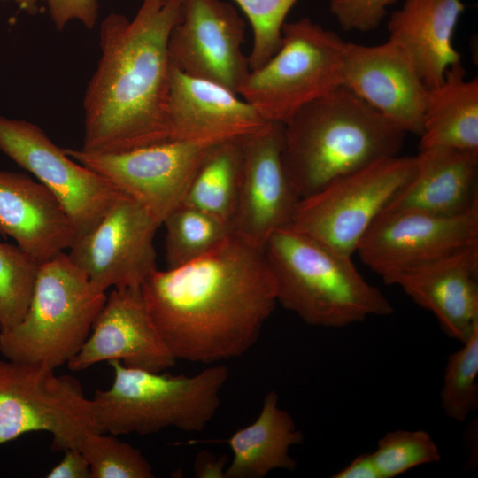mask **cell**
<instances>
[{"instance_id":"obj_1","label":"cell","mask_w":478,"mask_h":478,"mask_svg":"<svg viewBox=\"0 0 478 478\" xmlns=\"http://www.w3.org/2000/svg\"><path fill=\"white\" fill-rule=\"evenodd\" d=\"M141 291L175 359L204 364L247 352L277 304L264 248L232 233L199 258L156 269Z\"/></svg>"},{"instance_id":"obj_2","label":"cell","mask_w":478,"mask_h":478,"mask_svg":"<svg viewBox=\"0 0 478 478\" xmlns=\"http://www.w3.org/2000/svg\"><path fill=\"white\" fill-rule=\"evenodd\" d=\"M181 7L182 0H143L133 19L111 13L101 22L81 150L112 153L170 141L168 39Z\"/></svg>"},{"instance_id":"obj_3","label":"cell","mask_w":478,"mask_h":478,"mask_svg":"<svg viewBox=\"0 0 478 478\" xmlns=\"http://www.w3.org/2000/svg\"><path fill=\"white\" fill-rule=\"evenodd\" d=\"M283 125L282 164L299 199L398 156L405 135L343 86L306 104Z\"/></svg>"},{"instance_id":"obj_4","label":"cell","mask_w":478,"mask_h":478,"mask_svg":"<svg viewBox=\"0 0 478 478\" xmlns=\"http://www.w3.org/2000/svg\"><path fill=\"white\" fill-rule=\"evenodd\" d=\"M277 303L310 326L343 328L393 312L386 296L351 261L286 225L264 247Z\"/></svg>"},{"instance_id":"obj_5","label":"cell","mask_w":478,"mask_h":478,"mask_svg":"<svg viewBox=\"0 0 478 478\" xmlns=\"http://www.w3.org/2000/svg\"><path fill=\"white\" fill-rule=\"evenodd\" d=\"M111 387L96 389L93 401L97 430L114 436L148 435L173 427L201 432L216 414L227 367L213 365L191 376L171 375L108 362Z\"/></svg>"},{"instance_id":"obj_6","label":"cell","mask_w":478,"mask_h":478,"mask_svg":"<svg viewBox=\"0 0 478 478\" xmlns=\"http://www.w3.org/2000/svg\"><path fill=\"white\" fill-rule=\"evenodd\" d=\"M107 296L62 252L40 264L23 318L0 330V352L10 360L56 369L88 339Z\"/></svg>"},{"instance_id":"obj_7","label":"cell","mask_w":478,"mask_h":478,"mask_svg":"<svg viewBox=\"0 0 478 478\" xmlns=\"http://www.w3.org/2000/svg\"><path fill=\"white\" fill-rule=\"evenodd\" d=\"M346 43L309 18L285 22L278 50L261 67L251 70L238 95L266 121L284 124L343 85Z\"/></svg>"},{"instance_id":"obj_8","label":"cell","mask_w":478,"mask_h":478,"mask_svg":"<svg viewBox=\"0 0 478 478\" xmlns=\"http://www.w3.org/2000/svg\"><path fill=\"white\" fill-rule=\"evenodd\" d=\"M31 432L51 435V450L80 448L99 432L93 401L80 382L46 366L0 360V445Z\"/></svg>"},{"instance_id":"obj_9","label":"cell","mask_w":478,"mask_h":478,"mask_svg":"<svg viewBox=\"0 0 478 478\" xmlns=\"http://www.w3.org/2000/svg\"><path fill=\"white\" fill-rule=\"evenodd\" d=\"M415 157H390L340 177L300 199L288 225L343 256L410 181Z\"/></svg>"},{"instance_id":"obj_10","label":"cell","mask_w":478,"mask_h":478,"mask_svg":"<svg viewBox=\"0 0 478 478\" xmlns=\"http://www.w3.org/2000/svg\"><path fill=\"white\" fill-rule=\"evenodd\" d=\"M224 140L168 141L112 153L65 150L73 159L102 175L141 204L162 225L166 218L182 204L204 158Z\"/></svg>"},{"instance_id":"obj_11","label":"cell","mask_w":478,"mask_h":478,"mask_svg":"<svg viewBox=\"0 0 478 478\" xmlns=\"http://www.w3.org/2000/svg\"><path fill=\"white\" fill-rule=\"evenodd\" d=\"M0 150L56 197L74 227L76 239L96 227L124 194L69 157L39 126L26 120L0 116Z\"/></svg>"},{"instance_id":"obj_12","label":"cell","mask_w":478,"mask_h":478,"mask_svg":"<svg viewBox=\"0 0 478 478\" xmlns=\"http://www.w3.org/2000/svg\"><path fill=\"white\" fill-rule=\"evenodd\" d=\"M160 226L122 194L96 227L75 240L67 256L99 291L140 289L158 269L154 237Z\"/></svg>"},{"instance_id":"obj_13","label":"cell","mask_w":478,"mask_h":478,"mask_svg":"<svg viewBox=\"0 0 478 478\" xmlns=\"http://www.w3.org/2000/svg\"><path fill=\"white\" fill-rule=\"evenodd\" d=\"M478 243V205L451 217L382 212L356 252L385 282L405 271Z\"/></svg>"},{"instance_id":"obj_14","label":"cell","mask_w":478,"mask_h":478,"mask_svg":"<svg viewBox=\"0 0 478 478\" xmlns=\"http://www.w3.org/2000/svg\"><path fill=\"white\" fill-rule=\"evenodd\" d=\"M245 22L221 0H182L181 15L168 39L171 62L187 75L235 94L251 72L243 50Z\"/></svg>"},{"instance_id":"obj_15","label":"cell","mask_w":478,"mask_h":478,"mask_svg":"<svg viewBox=\"0 0 478 478\" xmlns=\"http://www.w3.org/2000/svg\"><path fill=\"white\" fill-rule=\"evenodd\" d=\"M284 125L267 122L242 137L243 170L231 233L264 248L271 235L288 225L300 200L285 173Z\"/></svg>"},{"instance_id":"obj_16","label":"cell","mask_w":478,"mask_h":478,"mask_svg":"<svg viewBox=\"0 0 478 478\" xmlns=\"http://www.w3.org/2000/svg\"><path fill=\"white\" fill-rule=\"evenodd\" d=\"M342 86L404 133L420 135L428 89L409 55L394 42H347Z\"/></svg>"},{"instance_id":"obj_17","label":"cell","mask_w":478,"mask_h":478,"mask_svg":"<svg viewBox=\"0 0 478 478\" xmlns=\"http://www.w3.org/2000/svg\"><path fill=\"white\" fill-rule=\"evenodd\" d=\"M112 360L150 372H163L176 362L148 312L141 288L112 290L88 339L67 366L81 371Z\"/></svg>"},{"instance_id":"obj_18","label":"cell","mask_w":478,"mask_h":478,"mask_svg":"<svg viewBox=\"0 0 478 478\" xmlns=\"http://www.w3.org/2000/svg\"><path fill=\"white\" fill-rule=\"evenodd\" d=\"M386 283L400 287L461 343L478 328V243L400 273Z\"/></svg>"},{"instance_id":"obj_19","label":"cell","mask_w":478,"mask_h":478,"mask_svg":"<svg viewBox=\"0 0 478 478\" xmlns=\"http://www.w3.org/2000/svg\"><path fill=\"white\" fill-rule=\"evenodd\" d=\"M167 117L170 141L239 137L267 123L238 94L187 75L172 62Z\"/></svg>"},{"instance_id":"obj_20","label":"cell","mask_w":478,"mask_h":478,"mask_svg":"<svg viewBox=\"0 0 478 478\" xmlns=\"http://www.w3.org/2000/svg\"><path fill=\"white\" fill-rule=\"evenodd\" d=\"M410 181L382 212L451 217L478 205V150L420 148Z\"/></svg>"},{"instance_id":"obj_21","label":"cell","mask_w":478,"mask_h":478,"mask_svg":"<svg viewBox=\"0 0 478 478\" xmlns=\"http://www.w3.org/2000/svg\"><path fill=\"white\" fill-rule=\"evenodd\" d=\"M0 235L42 264L69 249L74 227L56 197L25 173L0 171Z\"/></svg>"},{"instance_id":"obj_22","label":"cell","mask_w":478,"mask_h":478,"mask_svg":"<svg viewBox=\"0 0 478 478\" xmlns=\"http://www.w3.org/2000/svg\"><path fill=\"white\" fill-rule=\"evenodd\" d=\"M461 0H405L388 22L389 40L414 63L427 89L440 84L448 68L461 61L452 39Z\"/></svg>"},{"instance_id":"obj_23","label":"cell","mask_w":478,"mask_h":478,"mask_svg":"<svg viewBox=\"0 0 478 478\" xmlns=\"http://www.w3.org/2000/svg\"><path fill=\"white\" fill-rule=\"evenodd\" d=\"M278 401L276 391L266 393L257 419L227 440L233 459L223 477L263 478L276 469H296L290 448L301 443L304 435Z\"/></svg>"},{"instance_id":"obj_24","label":"cell","mask_w":478,"mask_h":478,"mask_svg":"<svg viewBox=\"0 0 478 478\" xmlns=\"http://www.w3.org/2000/svg\"><path fill=\"white\" fill-rule=\"evenodd\" d=\"M420 136V148L478 150V79H466L461 61L428 89Z\"/></svg>"},{"instance_id":"obj_25","label":"cell","mask_w":478,"mask_h":478,"mask_svg":"<svg viewBox=\"0 0 478 478\" xmlns=\"http://www.w3.org/2000/svg\"><path fill=\"white\" fill-rule=\"evenodd\" d=\"M242 137L221 141L210 150L197 168L182 202L213 216L229 227L242 177Z\"/></svg>"},{"instance_id":"obj_26","label":"cell","mask_w":478,"mask_h":478,"mask_svg":"<svg viewBox=\"0 0 478 478\" xmlns=\"http://www.w3.org/2000/svg\"><path fill=\"white\" fill-rule=\"evenodd\" d=\"M167 268L191 262L213 251L231 235L230 227L213 216L181 204L163 221Z\"/></svg>"},{"instance_id":"obj_27","label":"cell","mask_w":478,"mask_h":478,"mask_svg":"<svg viewBox=\"0 0 478 478\" xmlns=\"http://www.w3.org/2000/svg\"><path fill=\"white\" fill-rule=\"evenodd\" d=\"M462 344L447 358L440 392L441 408L458 422L478 407V328Z\"/></svg>"},{"instance_id":"obj_28","label":"cell","mask_w":478,"mask_h":478,"mask_svg":"<svg viewBox=\"0 0 478 478\" xmlns=\"http://www.w3.org/2000/svg\"><path fill=\"white\" fill-rule=\"evenodd\" d=\"M40 264L19 246L0 242V330L20 321Z\"/></svg>"},{"instance_id":"obj_29","label":"cell","mask_w":478,"mask_h":478,"mask_svg":"<svg viewBox=\"0 0 478 478\" xmlns=\"http://www.w3.org/2000/svg\"><path fill=\"white\" fill-rule=\"evenodd\" d=\"M80 451L89 462L91 478H152V466L142 452L114 435L90 432Z\"/></svg>"},{"instance_id":"obj_30","label":"cell","mask_w":478,"mask_h":478,"mask_svg":"<svg viewBox=\"0 0 478 478\" xmlns=\"http://www.w3.org/2000/svg\"><path fill=\"white\" fill-rule=\"evenodd\" d=\"M372 453L382 478H393L414 467L441 460L438 445L424 430L388 432Z\"/></svg>"},{"instance_id":"obj_31","label":"cell","mask_w":478,"mask_h":478,"mask_svg":"<svg viewBox=\"0 0 478 478\" xmlns=\"http://www.w3.org/2000/svg\"><path fill=\"white\" fill-rule=\"evenodd\" d=\"M252 29L251 70L265 65L278 50L285 19L297 0H233Z\"/></svg>"},{"instance_id":"obj_32","label":"cell","mask_w":478,"mask_h":478,"mask_svg":"<svg viewBox=\"0 0 478 478\" xmlns=\"http://www.w3.org/2000/svg\"><path fill=\"white\" fill-rule=\"evenodd\" d=\"M397 0H330L331 13L345 31L370 32L377 28Z\"/></svg>"},{"instance_id":"obj_33","label":"cell","mask_w":478,"mask_h":478,"mask_svg":"<svg viewBox=\"0 0 478 478\" xmlns=\"http://www.w3.org/2000/svg\"><path fill=\"white\" fill-rule=\"evenodd\" d=\"M50 19L58 31H62L73 20L92 29L99 12L98 0H44Z\"/></svg>"},{"instance_id":"obj_34","label":"cell","mask_w":478,"mask_h":478,"mask_svg":"<svg viewBox=\"0 0 478 478\" xmlns=\"http://www.w3.org/2000/svg\"><path fill=\"white\" fill-rule=\"evenodd\" d=\"M63 452V459L50 470L48 478H91L89 462L80 449H68Z\"/></svg>"},{"instance_id":"obj_35","label":"cell","mask_w":478,"mask_h":478,"mask_svg":"<svg viewBox=\"0 0 478 478\" xmlns=\"http://www.w3.org/2000/svg\"><path fill=\"white\" fill-rule=\"evenodd\" d=\"M334 478H382L373 453H362L333 475Z\"/></svg>"},{"instance_id":"obj_36","label":"cell","mask_w":478,"mask_h":478,"mask_svg":"<svg viewBox=\"0 0 478 478\" xmlns=\"http://www.w3.org/2000/svg\"><path fill=\"white\" fill-rule=\"evenodd\" d=\"M6 1V0H0ZM19 5V7L28 14L34 15L38 11V4L44 0H12Z\"/></svg>"}]
</instances>
